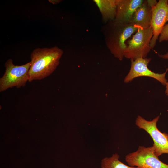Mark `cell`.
Masks as SVG:
<instances>
[{
    "instance_id": "cell-13",
    "label": "cell",
    "mask_w": 168,
    "mask_h": 168,
    "mask_svg": "<svg viewBox=\"0 0 168 168\" xmlns=\"http://www.w3.org/2000/svg\"><path fill=\"white\" fill-rule=\"evenodd\" d=\"M158 40L160 42L168 40V24L164 26L159 36Z\"/></svg>"
},
{
    "instance_id": "cell-1",
    "label": "cell",
    "mask_w": 168,
    "mask_h": 168,
    "mask_svg": "<svg viewBox=\"0 0 168 168\" xmlns=\"http://www.w3.org/2000/svg\"><path fill=\"white\" fill-rule=\"evenodd\" d=\"M63 54L57 46L35 49L30 55L28 81L41 80L50 75L59 65Z\"/></svg>"
},
{
    "instance_id": "cell-12",
    "label": "cell",
    "mask_w": 168,
    "mask_h": 168,
    "mask_svg": "<svg viewBox=\"0 0 168 168\" xmlns=\"http://www.w3.org/2000/svg\"><path fill=\"white\" fill-rule=\"evenodd\" d=\"M119 158V155L115 153L110 157L103 158L101 161V168H140L126 165L120 161Z\"/></svg>"
},
{
    "instance_id": "cell-14",
    "label": "cell",
    "mask_w": 168,
    "mask_h": 168,
    "mask_svg": "<svg viewBox=\"0 0 168 168\" xmlns=\"http://www.w3.org/2000/svg\"><path fill=\"white\" fill-rule=\"evenodd\" d=\"M146 1L148 4L151 8L155 6L158 2L157 1L155 0H147Z\"/></svg>"
},
{
    "instance_id": "cell-4",
    "label": "cell",
    "mask_w": 168,
    "mask_h": 168,
    "mask_svg": "<svg viewBox=\"0 0 168 168\" xmlns=\"http://www.w3.org/2000/svg\"><path fill=\"white\" fill-rule=\"evenodd\" d=\"M30 66V62L21 65H15L12 59H8L5 64V72L0 78V92L14 87H24L29 81Z\"/></svg>"
},
{
    "instance_id": "cell-7",
    "label": "cell",
    "mask_w": 168,
    "mask_h": 168,
    "mask_svg": "<svg viewBox=\"0 0 168 168\" xmlns=\"http://www.w3.org/2000/svg\"><path fill=\"white\" fill-rule=\"evenodd\" d=\"M151 60V58H140L131 60V65L129 71L124 79V82L128 83L138 77L146 76L154 78L165 86L167 82L165 76L168 68L164 73H156L150 70L148 65Z\"/></svg>"
},
{
    "instance_id": "cell-9",
    "label": "cell",
    "mask_w": 168,
    "mask_h": 168,
    "mask_svg": "<svg viewBox=\"0 0 168 168\" xmlns=\"http://www.w3.org/2000/svg\"><path fill=\"white\" fill-rule=\"evenodd\" d=\"M143 0H118L115 20L124 23H131L136 9L144 2Z\"/></svg>"
},
{
    "instance_id": "cell-6",
    "label": "cell",
    "mask_w": 168,
    "mask_h": 168,
    "mask_svg": "<svg viewBox=\"0 0 168 168\" xmlns=\"http://www.w3.org/2000/svg\"><path fill=\"white\" fill-rule=\"evenodd\" d=\"M125 160L131 166L140 168H168L155 154L153 146H139L137 151L127 155Z\"/></svg>"
},
{
    "instance_id": "cell-3",
    "label": "cell",
    "mask_w": 168,
    "mask_h": 168,
    "mask_svg": "<svg viewBox=\"0 0 168 168\" xmlns=\"http://www.w3.org/2000/svg\"><path fill=\"white\" fill-rule=\"evenodd\" d=\"M153 35V30L150 26L146 29L138 28L126 43L124 57L130 60L146 58L151 49L150 44Z\"/></svg>"
},
{
    "instance_id": "cell-5",
    "label": "cell",
    "mask_w": 168,
    "mask_h": 168,
    "mask_svg": "<svg viewBox=\"0 0 168 168\" xmlns=\"http://www.w3.org/2000/svg\"><path fill=\"white\" fill-rule=\"evenodd\" d=\"M159 118L158 116L151 121H148L138 115L135 120V124L139 128L144 130L152 138L154 152L158 157L162 154H168V134L162 133L157 128Z\"/></svg>"
},
{
    "instance_id": "cell-17",
    "label": "cell",
    "mask_w": 168,
    "mask_h": 168,
    "mask_svg": "<svg viewBox=\"0 0 168 168\" xmlns=\"http://www.w3.org/2000/svg\"><path fill=\"white\" fill-rule=\"evenodd\" d=\"M167 1H168V0H167Z\"/></svg>"
},
{
    "instance_id": "cell-11",
    "label": "cell",
    "mask_w": 168,
    "mask_h": 168,
    "mask_svg": "<svg viewBox=\"0 0 168 168\" xmlns=\"http://www.w3.org/2000/svg\"><path fill=\"white\" fill-rule=\"evenodd\" d=\"M118 0H93L102 16L103 23L106 24L115 19Z\"/></svg>"
},
{
    "instance_id": "cell-10",
    "label": "cell",
    "mask_w": 168,
    "mask_h": 168,
    "mask_svg": "<svg viewBox=\"0 0 168 168\" xmlns=\"http://www.w3.org/2000/svg\"><path fill=\"white\" fill-rule=\"evenodd\" d=\"M151 7L146 0L135 11L132 17L131 23L138 28L146 29L150 26L152 17Z\"/></svg>"
},
{
    "instance_id": "cell-2",
    "label": "cell",
    "mask_w": 168,
    "mask_h": 168,
    "mask_svg": "<svg viewBox=\"0 0 168 168\" xmlns=\"http://www.w3.org/2000/svg\"><path fill=\"white\" fill-rule=\"evenodd\" d=\"M138 28L132 23H121L115 20L105 24L102 31L105 43L114 57L122 60L126 47V42Z\"/></svg>"
},
{
    "instance_id": "cell-8",
    "label": "cell",
    "mask_w": 168,
    "mask_h": 168,
    "mask_svg": "<svg viewBox=\"0 0 168 168\" xmlns=\"http://www.w3.org/2000/svg\"><path fill=\"white\" fill-rule=\"evenodd\" d=\"M152 10L150 26L153 30V35L150 45L151 49H153L166 23L168 21L167 0H159L155 6L152 7Z\"/></svg>"
},
{
    "instance_id": "cell-15",
    "label": "cell",
    "mask_w": 168,
    "mask_h": 168,
    "mask_svg": "<svg viewBox=\"0 0 168 168\" xmlns=\"http://www.w3.org/2000/svg\"><path fill=\"white\" fill-rule=\"evenodd\" d=\"M159 56L164 59H168V52L163 55L159 54Z\"/></svg>"
},
{
    "instance_id": "cell-16",
    "label": "cell",
    "mask_w": 168,
    "mask_h": 168,
    "mask_svg": "<svg viewBox=\"0 0 168 168\" xmlns=\"http://www.w3.org/2000/svg\"><path fill=\"white\" fill-rule=\"evenodd\" d=\"M166 86V90L165 91V93L168 96V82H167Z\"/></svg>"
}]
</instances>
